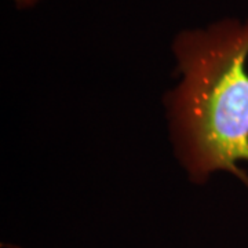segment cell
Returning a JSON list of instances; mask_svg holds the SVG:
<instances>
[{
  "label": "cell",
  "instance_id": "obj_2",
  "mask_svg": "<svg viewBox=\"0 0 248 248\" xmlns=\"http://www.w3.org/2000/svg\"><path fill=\"white\" fill-rule=\"evenodd\" d=\"M17 6V9L22 10V9H31L33 7L35 4H37L40 0H13Z\"/></svg>",
  "mask_w": 248,
  "mask_h": 248
},
{
  "label": "cell",
  "instance_id": "obj_1",
  "mask_svg": "<svg viewBox=\"0 0 248 248\" xmlns=\"http://www.w3.org/2000/svg\"><path fill=\"white\" fill-rule=\"evenodd\" d=\"M172 50L182 81L167 95L177 153L190 178L229 171L248 187V19L182 31Z\"/></svg>",
  "mask_w": 248,
  "mask_h": 248
}]
</instances>
